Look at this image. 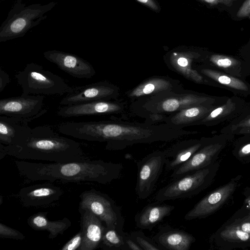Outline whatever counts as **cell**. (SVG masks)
Segmentation results:
<instances>
[{"mask_svg":"<svg viewBox=\"0 0 250 250\" xmlns=\"http://www.w3.org/2000/svg\"><path fill=\"white\" fill-rule=\"evenodd\" d=\"M58 129L62 134L87 141L106 142L105 149L120 150L138 144L169 142L197 131L154 125L116 120L65 122Z\"/></svg>","mask_w":250,"mask_h":250,"instance_id":"1","label":"cell"},{"mask_svg":"<svg viewBox=\"0 0 250 250\" xmlns=\"http://www.w3.org/2000/svg\"><path fill=\"white\" fill-rule=\"evenodd\" d=\"M15 163L20 175L29 181L92 182L106 185L119 179L124 173L123 164L102 160L53 163L20 160Z\"/></svg>","mask_w":250,"mask_h":250,"instance_id":"2","label":"cell"},{"mask_svg":"<svg viewBox=\"0 0 250 250\" xmlns=\"http://www.w3.org/2000/svg\"><path fill=\"white\" fill-rule=\"evenodd\" d=\"M6 155L21 160L67 163L85 160L80 144L60 135L48 125L32 128L29 137L15 146L0 143V160Z\"/></svg>","mask_w":250,"mask_h":250,"instance_id":"3","label":"cell"},{"mask_svg":"<svg viewBox=\"0 0 250 250\" xmlns=\"http://www.w3.org/2000/svg\"><path fill=\"white\" fill-rule=\"evenodd\" d=\"M215 100L184 88L169 91L131 101L130 110L146 119L154 115L174 113L187 107L203 104H212Z\"/></svg>","mask_w":250,"mask_h":250,"instance_id":"4","label":"cell"},{"mask_svg":"<svg viewBox=\"0 0 250 250\" xmlns=\"http://www.w3.org/2000/svg\"><path fill=\"white\" fill-rule=\"evenodd\" d=\"M57 2L26 5L24 0H16L0 26V42L23 37L47 18L46 14Z\"/></svg>","mask_w":250,"mask_h":250,"instance_id":"5","label":"cell"},{"mask_svg":"<svg viewBox=\"0 0 250 250\" xmlns=\"http://www.w3.org/2000/svg\"><path fill=\"white\" fill-rule=\"evenodd\" d=\"M15 77L22 95L62 96L72 87L59 76L34 62L27 64Z\"/></svg>","mask_w":250,"mask_h":250,"instance_id":"6","label":"cell"},{"mask_svg":"<svg viewBox=\"0 0 250 250\" xmlns=\"http://www.w3.org/2000/svg\"><path fill=\"white\" fill-rule=\"evenodd\" d=\"M79 208L87 209L105 224V226L116 229L120 234L124 231L125 219L120 208L107 194L95 189L83 192L80 195Z\"/></svg>","mask_w":250,"mask_h":250,"instance_id":"7","label":"cell"},{"mask_svg":"<svg viewBox=\"0 0 250 250\" xmlns=\"http://www.w3.org/2000/svg\"><path fill=\"white\" fill-rule=\"evenodd\" d=\"M210 169L203 168L188 174L161 188L156 194L158 202L191 197L200 192L207 183Z\"/></svg>","mask_w":250,"mask_h":250,"instance_id":"8","label":"cell"},{"mask_svg":"<svg viewBox=\"0 0 250 250\" xmlns=\"http://www.w3.org/2000/svg\"><path fill=\"white\" fill-rule=\"evenodd\" d=\"M165 165V155L161 150L153 151L137 162L135 190L139 199L145 200L152 194Z\"/></svg>","mask_w":250,"mask_h":250,"instance_id":"9","label":"cell"},{"mask_svg":"<svg viewBox=\"0 0 250 250\" xmlns=\"http://www.w3.org/2000/svg\"><path fill=\"white\" fill-rule=\"evenodd\" d=\"M120 88L107 81L82 86H72L60 102L61 105H70L101 100H117Z\"/></svg>","mask_w":250,"mask_h":250,"instance_id":"10","label":"cell"},{"mask_svg":"<svg viewBox=\"0 0 250 250\" xmlns=\"http://www.w3.org/2000/svg\"><path fill=\"white\" fill-rule=\"evenodd\" d=\"M45 96L22 95L0 100V115L21 119L39 118L47 112L44 107Z\"/></svg>","mask_w":250,"mask_h":250,"instance_id":"11","label":"cell"},{"mask_svg":"<svg viewBox=\"0 0 250 250\" xmlns=\"http://www.w3.org/2000/svg\"><path fill=\"white\" fill-rule=\"evenodd\" d=\"M63 194L62 189L50 182L21 188L17 196L25 208H48L59 201Z\"/></svg>","mask_w":250,"mask_h":250,"instance_id":"12","label":"cell"},{"mask_svg":"<svg viewBox=\"0 0 250 250\" xmlns=\"http://www.w3.org/2000/svg\"><path fill=\"white\" fill-rule=\"evenodd\" d=\"M43 55L47 60L74 78L90 79L96 74L90 62L76 55L51 50L44 52Z\"/></svg>","mask_w":250,"mask_h":250,"instance_id":"13","label":"cell"},{"mask_svg":"<svg viewBox=\"0 0 250 250\" xmlns=\"http://www.w3.org/2000/svg\"><path fill=\"white\" fill-rule=\"evenodd\" d=\"M126 104L119 100H101L70 105H62L57 112L62 117L119 114L125 111Z\"/></svg>","mask_w":250,"mask_h":250,"instance_id":"14","label":"cell"},{"mask_svg":"<svg viewBox=\"0 0 250 250\" xmlns=\"http://www.w3.org/2000/svg\"><path fill=\"white\" fill-rule=\"evenodd\" d=\"M236 183L229 182L209 193L188 211L185 215L186 220L205 217L214 212L220 207L232 194Z\"/></svg>","mask_w":250,"mask_h":250,"instance_id":"15","label":"cell"},{"mask_svg":"<svg viewBox=\"0 0 250 250\" xmlns=\"http://www.w3.org/2000/svg\"><path fill=\"white\" fill-rule=\"evenodd\" d=\"M182 89V84L178 80L167 76H155L145 80L135 87L126 91L125 96L133 101L161 92Z\"/></svg>","mask_w":250,"mask_h":250,"instance_id":"16","label":"cell"},{"mask_svg":"<svg viewBox=\"0 0 250 250\" xmlns=\"http://www.w3.org/2000/svg\"><path fill=\"white\" fill-rule=\"evenodd\" d=\"M31 119H21L0 115V143L15 146L25 142L29 137L32 128L28 123Z\"/></svg>","mask_w":250,"mask_h":250,"instance_id":"17","label":"cell"},{"mask_svg":"<svg viewBox=\"0 0 250 250\" xmlns=\"http://www.w3.org/2000/svg\"><path fill=\"white\" fill-rule=\"evenodd\" d=\"M83 242L79 250H94L101 243L105 226L102 220L87 209L79 208Z\"/></svg>","mask_w":250,"mask_h":250,"instance_id":"18","label":"cell"},{"mask_svg":"<svg viewBox=\"0 0 250 250\" xmlns=\"http://www.w3.org/2000/svg\"><path fill=\"white\" fill-rule=\"evenodd\" d=\"M200 54L194 51H175L166 59V63L171 70L187 79L198 83H205V80L198 71L193 68L194 61Z\"/></svg>","mask_w":250,"mask_h":250,"instance_id":"19","label":"cell"},{"mask_svg":"<svg viewBox=\"0 0 250 250\" xmlns=\"http://www.w3.org/2000/svg\"><path fill=\"white\" fill-rule=\"evenodd\" d=\"M203 143L197 140H185L176 143L163 150L166 157L165 168L173 171L188 160L200 149Z\"/></svg>","mask_w":250,"mask_h":250,"instance_id":"20","label":"cell"},{"mask_svg":"<svg viewBox=\"0 0 250 250\" xmlns=\"http://www.w3.org/2000/svg\"><path fill=\"white\" fill-rule=\"evenodd\" d=\"M222 146V144L215 143L202 147L188 160L173 170L171 178L173 180L178 179L192 172L206 167L211 164Z\"/></svg>","mask_w":250,"mask_h":250,"instance_id":"21","label":"cell"},{"mask_svg":"<svg viewBox=\"0 0 250 250\" xmlns=\"http://www.w3.org/2000/svg\"><path fill=\"white\" fill-rule=\"evenodd\" d=\"M153 240L161 250H188L195 241L191 234L179 229L162 228Z\"/></svg>","mask_w":250,"mask_h":250,"instance_id":"22","label":"cell"},{"mask_svg":"<svg viewBox=\"0 0 250 250\" xmlns=\"http://www.w3.org/2000/svg\"><path fill=\"white\" fill-rule=\"evenodd\" d=\"M214 108L210 104L187 107L167 116L166 115L163 122L173 127L183 128L196 125Z\"/></svg>","mask_w":250,"mask_h":250,"instance_id":"23","label":"cell"},{"mask_svg":"<svg viewBox=\"0 0 250 250\" xmlns=\"http://www.w3.org/2000/svg\"><path fill=\"white\" fill-rule=\"evenodd\" d=\"M174 208V206L169 205H148L135 215L136 226L141 229L151 230L165 217L168 216Z\"/></svg>","mask_w":250,"mask_h":250,"instance_id":"24","label":"cell"},{"mask_svg":"<svg viewBox=\"0 0 250 250\" xmlns=\"http://www.w3.org/2000/svg\"><path fill=\"white\" fill-rule=\"evenodd\" d=\"M47 212H39L31 215L27 219L28 225L37 230L49 232L48 238L54 239L58 235H62L71 225L70 220L64 217L62 219L50 221L47 217Z\"/></svg>","mask_w":250,"mask_h":250,"instance_id":"25","label":"cell"},{"mask_svg":"<svg viewBox=\"0 0 250 250\" xmlns=\"http://www.w3.org/2000/svg\"><path fill=\"white\" fill-rule=\"evenodd\" d=\"M197 70L200 74L230 88L240 91L248 90L247 85L243 81L221 72L206 68Z\"/></svg>","mask_w":250,"mask_h":250,"instance_id":"26","label":"cell"},{"mask_svg":"<svg viewBox=\"0 0 250 250\" xmlns=\"http://www.w3.org/2000/svg\"><path fill=\"white\" fill-rule=\"evenodd\" d=\"M116 229L105 226L99 248L109 250H129L125 241V235Z\"/></svg>","mask_w":250,"mask_h":250,"instance_id":"27","label":"cell"},{"mask_svg":"<svg viewBox=\"0 0 250 250\" xmlns=\"http://www.w3.org/2000/svg\"><path fill=\"white\" fill-rule=\"evenodd\" d=\"M235 108V104L231 99L226 103L217 108H214L205 118L197 122L196 125H207L211 121L220 119L232 112Z\"/></svg>","mask_w":250,"mask_h":250,"instance_id":"28","label":"cell"},{"mask_svg":"<svg viewBox=\"0 0 250 250\" xmlns=\"http://www.w3.org/2000/svg\"><path fill=\"white\" fill-rule=\"evenodd\" d=\"M221 236L224 239L231 241H250V233L235 228L232 224L226 227L221 232Z\"/></svg>","mask_w":250,"mask_h":250,"instance_id":"29","label":"cell"},{"mask_svg":"<svg viewBox=\"0 0 250 250\" xmlns=\"http://www.w3.org/2000/svg\"><path fill=\"white\" fill-rule=\"evenodd\" d=\"M129 235L143 250H161L153 239L148 238L141 231H133Z\"/></svg>","mask_w":250,"mask_h":250,"instance_id":"30","label":"cell"},{"mask_svg":"<svg viewBox=\"0 0 250 250\" xmlns=\"http://www.w3.org/2000/svg\"><path fill=\"white\" fill-rule=\"evenodd\" d=\"M209 61L214 65L224 69L233 68L239 64V62L235 59L219 54L211 55Z\"/></svg>","mask_w":250,"mask_h":250,"instance_id":"31","label":"cell"},{"mask_svg":"<svg viewBox=\"0 0 250 250\" xmlns=\"http://www.w3.org/2000/svg\"><path fill=\"white\" fill-rule=\"evenodd\" d=\"M0 237L1 238L22 240L25 238V235L21 231L12 228L5 224L0 223Z\"/></svg>","mask_w":250,"mask_h":250,"instance_id":"32","label":"cell"},{"mask_svg":"<svg viewBox=\"0 0 250 250\" xmlns=\"http://www.w3.org/2000/svg\"><path fill=\"white\" fill-rule=\"evenodd\" d=\"M82 242L83 233L80 230L61 248V250H79Z\"/></svg>","mask_w":250,"mask_h":250,"instance_id":"33","label":"cell"},{"mask_svg":"<svg viewBox=\"0 0 250 250\" xmlns=\"http://www.w3.org/2000/svg\"><path fill=\"white\" fill-rule=\"evenodd\" d=\"M235 228L250 234V213L232 224Z\"/></svg>","mask_w":250,"mask_h":250,"instance_id":"34","label":"cell"},{"mask_svg":"<svg viewBox=\"0 0 250 250\" xmlns=\"http://www.w3.org/2000/svg\"><path fill=\"white\" fill-rule=\"evenodd\" d=\"M236 16L239 18L250 16V0H246L238 10Z\"/></svg>","mask_w":250,"mask_h":250,"instance_id":"35","label":"cell"},{"mask_svg":"<svg viewBox=\"0 0 250 250\" xmlns=\"http://www.w3.org/2000/svg\"><path fill=\"white\" fill-rule=\"evenodd\" d=\"M9 75L2 68H0V93H1L6 85L10 83Z\"/></svg>","mask_w":250,"mask_h":250,"instance_id":"36","label":"cell"},{"mask_svg":"<svg viewBox=\"0 0 250 250\" xmlns=\"http://www.w3.org/2000/svg\"><path fill=\"white\" fill-rule=\"evenodd\" d=\"M211 5L223 4L227 6H231L237 0H200Z\"/></svg>","mask_w":250,"mask_h":250,"instance_id":"37","label":"cell"},{"mask_svg":"<svg viewBox=\"0 0 250 250\" xmlns=\"http://www.w3.org/2000/svg\"><path fill=\"white\" fill-rule=\"evenodd\" d=\"M125 243L129 250H143L142 248L130 236L126 234L125 235Z\"/></svg>","mask_w":250,"mask_h":250,"instance_id":"38","label":"cell"},{"mask_svg":"<svg viewBox=\"0 0 250 250\" xmlns=\"http://www.w3.org/2000/svg\"><path fill=\"white\" fill-rule=\"evenodd\" d=\"M238 155L240 157H245L250 155V143L242 146L238 151Z\"/></svg>","mask_w":250,"mask_h":250,"instance_id":"39","label":"cell"},{"mask_svg":"<svg viewBox=\"0 0 250 250\" xmlns=\"http://www.w3.org/2000/svg\"><path fill=\"white\" fill-rule=\"evenodd\" d=\"M250 126V117L242 120L236 125L233 126L234 128H241Z\"/></svg>","mask_w":250,"mask_h":250,"instance_id":"40","label":"cell"},{"mask_svg":"<svg viewBox=\"0 0 250 250\" xmlns=\"http://www.w3.org/2000/svg\"><path fill=\"white\" fill-rule=\"evenodd\" d=\"M137 1L147 5L154 10H158V7L153 0H137Z\"/></svg>","mask_w":250,"mask_h":250,"instance_id":"41","label":"cell"},{"mask_svg":"<svg viewBox=\"0 0 250 250\" xmlns=\"http://www.w3.org/2000/svg\"><path fill=\"white\" fill-rule=\"evenodd\" d=\"M250 133V126L246 127L240 128L238 134H245Z\"/></svg>","mask_w":250,"mask_h":250,"instance_id":"42","label":"cell"},{"mask_svg":"<svg viewBox=\"0 0 250 250\" xmlns=\"http://www.w3.org/2000/svg\"><path fill=\"white\" fill-rule=\"evenodd\" d=\"M247 207L250 208V195L247 198L245 201Z\"/></svg>","mask_w":250,"mask_h":250,"instance_id":"43","label":"cell"}]
</instances>
